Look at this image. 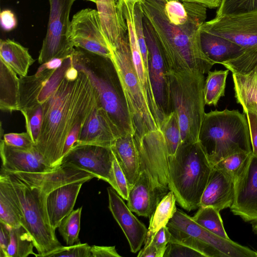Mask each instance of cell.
<instances>
[{
  "mask_svg": "<svg viewBox=\"0 0 257 257\" xmlns=\"http://www.w3.org/2000/svg\"><path fill=\"white\" fill-rule=\"evenodd\" d=\"M165 12L168 20L175 25L185 23L188 15L183 3L178 0H172L165 3Z\"/></svg>",
  "mask_w": 257,
  "mask_h": 257,
  "instance_id": "f6af8a7d",
  "label": "cell"
},
{
  "mask_svg": "<svg viewBox=\"0 0 257 257\" xmlns=\"http://www.w3.org/2000/svg\"><path fill=\"white\" fill-rule=\"evenodd\" d=\"M183 2L194 3L202 5L210 9L219 7L221 0H178Z\"/></svg>",
  "mask_w": 257,
  "mask_h": 257,
  "instance_id": "9f6ffc18",
  "label": "cell"
},
{
  "mask_svg": "<svg viewBox=\"0 0 257 257\" xmlns=\"http://www.w3.org/2000/svg\"><path fill=\"white\" fill-rule=\"evenodd\" d=\"M91 257H121L115 246L92 245L90 248Z\"/></svg>",
  "mask_w": 257,
  "mask_h": 257,
  "instance_id": "816d5d0a",
  "label": "cell"
},
{
  "mask_svg": "<svg viewBox=\"0 0 257 257\" xmlns=\"http://www.w3.org/2000/svg\"><path fill=\"white\" fill-rule=\"evenodd\" d=\"M1 25L2 29L7 32L14 30L17 26V20L14 13L10 10L1 12Z\"/></svg>",
  "mask_w": 257,
  "mask_h": 257,
  "instance_id": "f907efd6",
  "label": "cell"
},
{
  "mask_svg": "<svg viewBox=\"0 0 257 257\" xmlns=\"http://www.w3.org/2000/svg\"><path fill=\"white\" fill-rule=\"evenodd\" d=\"M219 212L211 206H200L192 218L212 233L225 238H229L224 229Z\"/></svg>",
  "mask_w": 257,
  "mask_h": 257,
  "instance_id": "e575fe53",
  "label": "cell"
},
{
  "mask_svg": "<svg viewBox=\"0 0 257 257\" xmlns=\"http://www.w3.org/2000/svg\"><path fill=\"white\" fill-rule=\"evenodd\" d=\"M71 56L73 66L88 77L100 104L121 135H135L132 117L111 59L80 48H74Z\"/></svg>",
  "mask_w": 257,
  "mask_h": 257,
  "instance_id": "3957f363",
  "label": "cell"
},
{
  "mask_svg": "<svg viewBox=\"0 0 257 257\" xmlns=\"http://www.w3.org/2000/svg\"><path fill=\"white\" fill-rule=\"evenodd\" d=\"M0 256L6 257L10 241V226L0 222Z\"/></svg>",
  "mask_w": 257,
  "mask_h": 257,
  "instance_id": "f5cc1de1",
  "label": "cell"
},
{
  "mask_svg": "<svg viewBox=\"0 0 257 257\" xmlns=\"http://www.w3.org/2000/svg\"><path fill=\"white\" fill-rule=\"evenodd\" d=\"M252 230L254 233L257 234V223L253 224Z\"/></svg>",
  "mask_w": 257,
  "mask_h": 257,
  "instance_id": "6f0895ef",
  "label": "cell"
},
{
  "mask_svg": "<svg viewBox=\"0 0 257 257\" xmlns=\"http://www.w3.org/2000/svg\"><path fill=\"white\" fill-rule=\"evenodd\" d=\"M0 59L20 77L27 76L29 67L35 62L28 48L10 39L1 40Z\"/></svg>",
  "mask_w": 257,
  "mask_h": 257,
  "instance_id": "f1b7e54d",
  "label": "cell"
},
{
  "mask_svg": "<svg viewBox=\"0 0 257 257\" xmlns=\"http://www.w3.org/2000/svg\"><path fill=\"white\" fill-rule=\"evenodd\" d=\"M164 3H166L169 1H172V0H162Z\"/></svg>",
  "mask_w": 257,
  "mask_h": 257,
  "instance_id": "94428289",
  "label": "cell"
},
{
  "mask_svg": "<svg viewBox=\"0 0 257 257\" xmlns=\"http://www.w3.org/2000/svg\"><path fill=\"white\" fill-rule=\"evenodd\" d=\"M75 1L49 0L50 14L47 33L38 57L40 64L54 58H64L72 53L74 47L69 38V15Z\"/></svg>",
  "mask_w": 257,
  "mask_h": 257,
  "instance_id": "30bf717a",
  "label": "cell"
},
{
  "mask_svg": "<svg viewBox=\"0 0 257 257\" xmlns=\"http://www.w3.org/2000/svg\"><path fill=\"white\" fill-rule=\"evenodd\" d=\"M232 73L247 72L257 66V46L244 50L233 59L222 64Z\"/></svg>",
  "mask_w": 257,
  "mask_h": 257,
  "instance_id": "74e56055",
  "label": "cell"
},
{
  "mask_svg": "<svg viewBox=\"0 0 257 257\" xmlns=\"http://www.w3.org/2000/svg\"><path fill=\"white\" fill-rule=\"evenodd\" d=\"M0 154L1 170L7 173L46 172L56 169L44 162L35 147L31 150L17 148L7 145L1 140Z\"/></svg>",
  "mask_w": 257,
  "mask_h": 257,
  "instance_id": "ffe728a7",
  "label": "cell"
},
{
  "mask_svg": "<svg viewBox=\"0 0 257 257\" xmlns=\"http://www.w3.org/2000/svg\"><path fill=\"white\" fill-rule=\"evenodd\" d=\"M134 21L136 32L143 61L149 70V52L146 41L143 26V14L139 3H136L134 9Z\"/></svg>",
  "mask_w": 257,
  "mask_h": 257,
  "instance_id": "b9f144b4",
  "label": "cell"
},
{
  "mask_svg": "<svg viewBox=\"0 0 257 257\" xmlns=\"http://www.w3.org/2000/svg\"><path fill=\"white\" fill-rule=\"evenodd\" d=\"M200 30L225 38L247 49L257 46V12L216 16Z\"/></svg>",
  "mask_w": 257,
  "mask_h": 257,
  "instance_id": "5bb4252c",
  "label": "cell"
},
{
  "mask_svg": "<svg viewBox=\"0 0 257 257\" xmlns=\"http://www.w3.org/2000/svg\"><path fill=\"white\" fill-rule=\"evenodd\" d=\"M0 108L12 112L20 111V78L0 59Z\"/></svg>",
  "mask_w": 257,
  "mask_h": 257,
  "instance_id": "83f0119b",
  "label": "cell"
},
{
  "mask_svg": "<svg viewBox=\"0 0 257 257\" xmlns=\"http://www.w3.org/2000/svg\"><path fill=\"white\" fill-rule=\"evenodd\" d=\"M55 70H46L33 75L20 77L21 112L40 103L38 99L41 92Z\"/></svg>",
  "mask_w": 257,
  "mask_h": 257,
  "instance_id": "f546056e",
  "label": "cell"
},
{
  "mask_svg": "<svg viewBox=\"0 0 257 257\" xmlns=\"http://www.w3.org/2000/svg\"><path fill=\"white\" fill-rule=\"evenodd\" d=\"M243 113L248 122L252 152L257 155V114L249 111Z\"/></svg>",
  "mask_w": 257,
  "mask_h": 257,
  "instance_id": "681fc988",
  "label": "cell"
},
{
  "mask_svg": "<svg viewBox=\"0 0 257 257\" xmlns=\"http://www.w3.org/2000/svg\"><path fill=\"white\" fill-rule=\"evenodd\" d=\"M160 130L164 138L169 157L174 156L182 144L180 125L175 112L172 111L166 115Z\"/></svg>",
  "mask_w": 257,
  "mask_h": 257,
  "instance_id": "d590c367",
  "label": "cell"
},
{
  "mask_svg": "<svg viewBox=\"0 0 257 257\" xmlns=\"http://www.w3.org/2000/svg\"><path fill=\"white\" fill-rule=\"evenodd\" d=\"M138 257H158L156 248L151 243H145L144 247L139 251Z\"/></svg>",
  "mask_w": 257,
  "mask_h": 257,
  "instance_id": "11a10c76",
  "label": "cell"
},
{
  "mask_svg": "<svg viewBox=\"0 0 257 257\" xmlns=\"http://www.w3.org/2000/svg\"><path fill=\"white\" fill-rule=\"evenodd\" d=\"M249 154H234L225 158L213 167L221 170L233 179Z\"/></svg>",
  "mask_w": 257,
  "mask_h": 257,
  "instance_id": "60d3db41",
  "label": "cell"
},
{
  "mask_svg": "<svg viewBox=\"0 0 257 257\" xmlns=\"http://www.w3.org/2000/svg\"><path fill=\"white\" fill-rule=\"evenodd\" d=\"M95 4L105 38L109 41L120 38L127 31L122 0H97Z\"/></svg>",
  "mask_w": 257,
  "mask_h": 257,
  "instance_id": "d4e9b609",
  "label": "cell"
},
{
  "mask_svg": "<svg viewBox=\"0 0 257 257\" xmlns=\"http://www.w3.org/2000/svg\"><path fill=\"white\" fill-rule=\"evenodd\" d=\"M130 1H132V2H135L136 3H139V2H141V1H142L143 0H128Z\"/></svg>",
  "mask_w": 257,
  "mask_h": 257,
  "instance_id": "680465c9",
  "label": "cell"
},
{
  "mask_svg": "<svg viewBox=\"0 0 257 257\" xmlns=\"http://www.w3.org/2000/svg\"><path fill=\"white\" fill-rule=\"evenodd\" d=\"M200 42L204 53L215 64H222L235 57L244 50L225 38L202 30H200Z\"/></svg>",
  "mask_w": 257,
  "mask_h": 257,
  "instance_id": "484cf974",
  "label": "cell"
},
{
  "mask_svg": "<svg viewBox=\"0 0 257 257\" xmlns=\"http://www.w3.org/2000/svg\"><path fill=\"white\" fill-rule=\"evenodd\" d=\"M234 197L230 207L245 222L257 223V155L250 153L233 179Z\"/></svg>",
  "mask_w": 257,
  "mask_h": 257,
  "instance_id": "4fadbf2b",
  "label": "cell"
},
{
  "mask_svg": "<svg viewBox=\"0 0 257 257\" xmlns=\"http://www.w3.org/2000/svg\"><path fill=\"white\" fill-rule=\"evenodd\" d=\"M86 1H90V2H93L94 3H96L97 0H86Z\"/></svg>",
  "mask_w": 257,
  "mask_h": 257,
  "instance_id": "91938a15",
  "label": "cell"
},
{
  "mask_svg": "<svg viewBox=\"0 0 257 257\" xmlns=\"http://www.w3.org/2000/svg\"><path fill=\"white\" fill-rule=\"evenodd\" d=\"M82 207L73 210L61 221L58 230L67 245L80 242L79 233Z\"/></svg>",
  "mask_w": 257,
  "mask_h": 257,
  "instance_id": "8d00e7d4",
  "label": "cell"
},
{
  "mask_svg": "<svg viewBox=\"0 0 257 257\" xmlns=\"http://www.w3.org/2000/svg\"><path fill=\"white\" fill-rule=\"evenodd\" d=\"M26 121V128L34 144L37 142L41 129L43 109L42 104L39 103L29 109L21 111Z\"/></svg>",
  "mask_w": 257,
  "mask_h": 257,
  "instance_id": "f35d334b",
  "label": "cell"
},
{
  "mask_svg": "<svg viewBox=\"0 0 257 257\" xmlns=\"http://www.w3.org/2000/svg\"><path fill=\"white\" fill-rule=\"evenodd\" d=\"M167 226L174 237L191 236L201 242L208 257H257L256 251L207 230L181 210L177 209Z\"/></svg>",
  "mask_w": 257,
  "mask_h": 257,
  "instance_id": "9c48e42d",
  "label": "cell"
},
{
  "mask_svg": "<svg viewBox=\"0 0 257 257\" xmlns=\"http://www.w3.org/2000/svg\"><path fill=\"white\" fill-rule=\"evenodd\" d=\"M110 147L125 176L130 189L138 180L141 172L134 135L128 134L120 136L114 141Z\"/></svg>",
  "mask_w": 257,
  "mask_h": 257,
  "instance_id": "cb8c5ba5",
  "label": "cell"
},
{
  "mask_svg": "<svg viewBox=\"0 0 257 257\" xmlns=\"http://www.w3.org/2000/svg\"><path fill=\"white\" fill-rule=\"evenodd\" d=\"M91 246L80 242L73 245L60 247L48 253L44 257H91Z\"/></svg>",
  "mask_w": 257,
  "mask_h": 257,
  "instance_id": "7bdbcfd3",
  "label": "cell"
},
{
  "mask_svg": "<svg viewBox=\"0 0 257 257\" xmlns=\"http://www.w3.org/2000/svg\"><path fill=\"white\" fill-rule=\"evenodd\" d=\"M65 58H54L42 64L36 73H39L46 70H54L59 68L62 66Z\"/></svg>",
  "mask_w": 257,
  "mask_h": 257,
  "instance_id": "db71d44e",
  "label": "cell"
},
{
  "mask_svg": "<svg viewBox=\"0 0 257 257\" xmlns=\"http://www.w3.org/2000/svg\"><path fill=\"white\" fill-rule=\"evenodd\" d=\"M171 236V233L166 225L161 228L151 237H146L145 243L152 244L157 250L158 257H163Z\"/></svg>",
  "mask_w": 257,
  "mask_h": 257,
  "instance_id": "bcb514c9",
  "label": "cell"
},
{
  "mask_svg": "<svg viewBox=\"0 0 257 257\" xmlns=\"http://www.w3.org/2000/svg\"><path fill=\"white\" fill-rule=\"evenodd\" d=\"M163 257H203L190 245L180 241L171 235Z\"/></svg>",
  "mask_w": 257,
  "mask_h": 257,
  "instance_id": "ee69618b",
  "label": "cell"
},
{
  "mask_svg": "<svg viewBox=\"0 0 257 257\" xmlns=\"http://www.w3.org/2000/svg\"><path fill=\"white\" fill-rule=\"evenodd\" d=\"M143 26L149 52V72L156 101L162 115L170 113L167 72L153 30L143 16Z\"/></svg>",
  "mask_w": 257,
  "mask_h": 257,
  "instance_id": "2e32d148",
  "label": "cell"
},
{
  "mask_svg": "<svg viewBox=\"0 0 257 257\" xmlns=\"http://www.w3.org/2000/svg\"><path fill=\"white\" fill-rule=\"evenodd\" d=\"M0 222L11 227L21 224L19 208L12 196L5 179L0 176Z\"/></svg>",
  "mask_w": 257,
  "mask_h": 257,
  "instance_id": "1f68e13d",
  "label": "cell"
},
{
  "mask_svg": "<svg viewBox=\"0 0 257 257\" xmlns=\"http://www.w3.org/2000/svg\"><path fill=\"white\" fill-rule=\"evenodd\" d=\"M135 5V2L124 0L122 5V12L127 27V37L132 62L147 103L153 114L161 125L163 117L156 101L149 72L144 64L137 37L134 21Z\"/></svg>",
  "mask_w": 257,
  "mask_h": 257,
  "instance_id": "e0dca14e",
  "label": "cell"
},
{
  "mask_svg": "<svg viewBox=\"0 0 257 257\" xmlns=\"http://www.w3.org/2000/svg\"><path fill=\"white\" fill-rule=\"evenodd\" d=\"M110 49L133 121L135 136L141 137L149 132L160 130L161 125L150 110L134 68L127 34Z\"/></svg>",
  "mask_w": 257,
  "mask_h": 257,
  "instance_id": "ba28073f",
  "label": "cell"
},
{
  "mask_svg": "<svg viewBox=\"0 0 257 257\" xmlns=\"http://www.w3.org/2000/svg\"><path fill=\"white\" fill-rule=\"evenodd\" d=\"M176 202L175 196L172 191L160 201L150 218L146 237H151L161 228L167 225L177 209Z\"/></svg>",
  "mask_w": 257,
  "mask_h": 257,
  "instance_id": "4dcf8cb0",
  "label": "cell"
},
{
  "mask_svg": "<svg viewBox=\"0 0 257 257\" xmlns=\"http://www.w3.org/2000/svg\"><path fill=\"white\" fill-rule=\"evenodd\" d=\"M114 155L111 147L74 145L63 157L61 165L86 171L108 183L117 192L113 169Z\"/></svg>",
  "mask_w": 257,
  "mask_h": 257,
  "instance_id": "7c38bea8",
  "label": "cell"
},
{
  "mask_svg": "<svg viewBox=\"0 0 257 257\" xmlns=\"http://www.w3.org/2000/svg\"><path fill=\"white\" fill-rule=\"evenodd\" d=\"M120 136H122L120 132L111 121L98 100L96 106L83 125L75 144L110 147L114 141Z\"/></svg>",
  "mask_w": 257,
  "mask_h": 257,
  "instance_id": "d6986e66",
  "label": "cell"
},
{
  "mask_svg": "<svg viewBox=\"0 0 257 257\" xmlns=\"http://www.w3.org/2000/svg\"><path fill=\"white\" fill-rule=\"evenodd\" d=\"M85 182L80 181L60 186L47 196L46 207L49 220L54 230L73 210L80 189Z\"/></svg>",
  "mask_w": 257,
  "mask_h": 257,
  "instance_id": "7402d4cb",
  "label": "cell"
},
{
  "mask_svg": "<svg viewBox=\"0 0 257 257\" xmlns=\"http://www.w3.org/2000/svg\"><path fill=\"white\" fill-rule=\"evenodd\" d=\"M167 79L169 111L177 115L182 143L198 142L205 114L204 74L167 72Z\"/></svg>",
  "mask_w": 257,
  "mask_h": 257,
  "instance_id": "52a82bcc",
  "label": "cell"
},
{
  "mask_svg": "<svg viewBox=\"0 0 257 257\" xmlns=\"http://www.w3.org/2000/svg\"><path fill=\"white\" fill-rule=\"evenodd\" d=\"M113 169L117 193L124 200L128 199L130 188L125 176L118 164L115 157L113 161Z\"/></svg>",
  "mask_w": 257,
  "mask_h": 257,
  "instance_id": "c3c4849f",
  "label": "cell"
},
{
  "mask_svg": "<svg viewBox=\"0 0 257 257\" xmlns=\"http://www.w3.org/2000/svg\"><path fill=\"white\" fill-rule=\"evenodd\" d=\"M10 241L6 257H27L30 254L35 256V247L31 235L22 226L10 227Z\"/></svg>",
  "mask_w": 257,
  "mask_h": 257,
  "instance_id": "d6a6232c",
  "label": "cell"
},
{
  "mask_svg": "<svg viewBox=\"0 0 257 257\" xmlns=\"http://www.w3.org/2000/svg\"><path fill=\"white\" fill-rule=\"evenodd\" d=\"M7 183L11 194L16 202L21 214L22 226L31 235L38 254L44 257L62 246L55 230L50 225L46 200L52 190L45 186L29 184L13 173L2 170L1 175Z\"/></svg>",
  "mask_w": 257,
  "mask_h": 257,
  "instance_id": "277c9868",
  "label": "cell"
},
{
  "mask_svg": "<svg viewBox=\"0 0 257 257\" xmlns=\"http://www.w3.org/2000/svg\"><path fill=\"white\" fill-rule=\"evenodd\" d=\"M229 70L209 71L205 80L203 93L205 103L216 106L220 98L224 96L226 81Z\"/></svg>",
  "mask_w": 257,
  "mask_h": 257,
  "instance_id": "836d02e7",
  "label": "cell"
},
{
  "mask_svg": "<svg viewBox=\"0 0 257 257\" xmlns=\"http://www.w3.org/2000/svg\"><path fill=\"white\" fill-rule=\"evenodd\" d=\"M183 3L188 20L175 25L168 20L162 0L139 2L143 16L153 30L167 72L205 74L215 64L204 53L200 42V27L205 22L206 7L197 3Z\"/></svg>",
  "mask_w": 257,
  "mask_h": 257,
  "instance_id": "6da1fadb",
  "label": "cell"
},
{
  "mask_svg": "<svg viewBox=\"0 0 257 257\" xmlns=\"http://www.w3.org/2000/svg\"><path fill=\"white\" fill-rule=\"evenodd\" d=\"M257 12V0H221L216 16Z\"/></svg>",
  "mask_w": 257,
  "mask_h": 257,
  "instance_id": "ab89813d",
  "label": "cell"
},
{
  "mask_svg": "<svg viewBox=\"0 0 257 257\" xmlns=\"http://www.w3.org/2000/svg\"><path fill=\"white\" fill-rule=\"evenodd\" d=\"M3 140L7 145L17 148L31 150L35 147L34 142L27 132L6 134Z\"/></svg>",
  "mask_w": 257,
  "mask_h": 257,
  "instance_id": "7dc6e473",
  "label": "cell"
},
{
  "mask_svg": "<svg viewBox=\"0 0 257 257\" xmlns=\"http://www.w3.org/2000/svg\"><path fill=\"white\" fill-rule=\"evenodd\" d=\"M69 38L74 47L111 58L110 47L96 10L84 9L74 15L70 23Z\"/></svg>",
  "mask_w": 257,
  "mask_h": 257,
  "instance_id": "9a60e30c",
  "label": "cell"
},
{
  "mask_svg": "<svg viewBox=\"0 0 257 257\" xmlns=\"http://www.w3.org/2000/svg\"><path fill=\"white\" fill-rule=\"evenodd\" d=\"M78 71L75 80L64 77L42 104V125L35 147L44 162L52 168L61 165L65 141L73 126L85 123L98 102L88 77Z\"/></svg>",
  "mask_w": 257,
  "mask_h": 257,
  "instance_id": "7a4b0ae2",
  "label": "cell"
},
{
  "mask_svg": "<svg viewBox=\"0 0 257 257\" xmlns=\"http://www.w3.org/2000/svg\"><path fill=\"white\" fill-rule=\"evenodd\" d=\"M233 197V179L213 167L201 196L199 207L211 206L220 211L230 208Z\"/></svg>",
  "mask_w": 257,
  "mask_h": 257,
  "instance_id": "603a6c76",
  "label": "cell"
},
{
  "mask_svg": "<svg viewBox=\"0 0 257 257\" xmlns=\"http://www.w3.org/2000/svg\"><path fill=\"white\" fill-rule=\"evenodd\" d=\"M107 191L109 209L127 238L131 251L136 253L145 242L148 229L133 214L113 188L108 187Z\"/></svg>",
  "mask_w": 257,
  "mask_h": 257,
  "instance_id": "ac0fdd59",
  "label": "cell"
},
{
  "mask_svg": "<svg viewBox=\"0 0 257 257\" xmlns=\"http://www.w3.org/2000/svg\"><path fill=\"white\" fill-rule=\"evenodd\" d=\"M140 159L141 172H144L156 188L170 191L168 187L169 154L161 130L149 132L141 137L134 135Z\"/></svg>",
  "mask_w": 257,
  "mask_h": 257,
  "instance_id": "8fae6325",
  "label": "cell"
},
{
  "mask_svg": "<svg viewBox=\"0 0 257 257\" xmlns=\"http://www.w3.org/2000/svg\"><path fill=\"white\" fill-rule=\"evenodd\" d=\"M198 142L212 167L234 154L252 152L246 115L238 110L205 113Z\"/></svg>",
  "mask_w": 257,
  "mask_h": 257,
  "instance_id": "5b68a950",
  "label": "cell"
},
{
  "mask_svg": "<svg viewBox=\"0 0 257 257\" xmlns=\"http://www.w3.org/2000/svg\"><path fill=\"white\" fill-rule=\"evenodd\" d=\"M170 191L155 187L144 172L130 189L127 205L139 216L150 218L157 206Z\"/></svg>",
  "mask_w": 257,
  "mask_h": 257,
  "instance_id": "44dd1931",
  "label": "cell"
},
{
  "mask_svg": "<svg viewBox=\"0 0 257 257\" xmlns=\"http://www.w3.org/2000/svg\"><path fill=\"white\" fill-rule=\"evenodd\" d=\"M235 97L243 112L257 114V66L243 73L233 72Z\"/></svg>",
  "mask_w": 257,
  "mask_h": 257,
  "instance_id": "4316f807",
  "label": "cell"
},
{
  "mask_svg": "<svg viewBox=\"0 0 257 257\" xmlns=\"http://www.w3.org/2000/svg\"><path fill=\"white\" fill-rule=\"evenodd\" d=\"M256 254H257V251H256Z\"/></svg>",
  "mask_w": 257,
  "mask_h": 257,
  "instance_id": "6125c7cd",
  "label": "cell"
},
{
  "mask_svg": "<svg viewBox=\"0 0 257 257\" xmlns=\"http://www.w3.org/2000/svg\"><path fill=\"white\" fill-rule=\"evenodd\" d=\"M212 169L198 141L182 143L169 157L168 187L181 207L188 211L199 207Z\"/></svg>",
  "mask_w": 257,
  "mask_h": 257,
  "instance_id": "8992f818",
  "label": "cell"
}]
</instances>
